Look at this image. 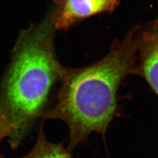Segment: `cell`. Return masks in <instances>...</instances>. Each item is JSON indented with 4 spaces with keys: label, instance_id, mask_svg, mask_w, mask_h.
I'll return each instance as SVG.
<instances>
[{
    "label": "cell",
    "instance_id": "obj_5",
    "mask_svg": "<svg viewBox=\"0 0 158 158\" xmlns=\"http://www.w3.org/2000/svg\"><path fill=\"white\" fill-rule=\"evenodd\" d=\"M0 158H6L0 155ZM21 158H73L72 152L65 148L62 143L53 144L49 142L44 135L42 123L35 145L28 154Z\"/></svg>",
    "mask_w": 158,
    "mask_h": 158
},
{
    "label": "cell",
    "instance_id": "obj_4",
    "mask_svg": "<svg viewBox=\"0 0 158 158\" xmlns=\"http://www.w3.org/2000/svg\"><path fill=\"white\" fill-rule=\"evenodd\" d=\"M119 3L120 0H55L52 21L57 29H67L87 18L113 12Z\"/></svg>",
    "mask_w": 158,
    "mask_h": 158
},
{
    "label": "cell",
    "instance_id": "obj_3",
    "mask_svg": "<svg viewBox=\"0 0 158 158\" xmlns=\"http://www.w3.org/2000/svg\"><path fill=\"white\" fill-rule=\"evenodd\" d=\"M136 75L147 82L158 96V16L137 26Z\"/></svg>",
    "mask_w": 158,
    "mask_h": 158
},
{
    "label": "cell",
    "instance_id": "obj_1",
    "mask_svg": "<svg viewBox=\"0 0 158 158\" xmlns=\"http://www.w3.org/2000/svg\"><path fill=\"white\" fill-rule=\"evenodd\" d=\"M136 33L135 27L121 40H115L106 55L94 63L64 68L56 104L40 118L66 123L70 152L92 132L105 138L109 125L120 115L118 89L127 77L136 75Z\"/></svg>",
    "mask_w": 158,
    "mask_h": 158
},
{
    "label": "cell",
    "instance_id": "obj_6",
    "mask_svg": "<svg viewBox=\"0 0 158 158\" xmlns=\"http://www.w3.org/2000/svg\"><path fill=\"white\" fill-rule=\"evenodd\" d=\"M14 128L7 116L0 107V142L8 137L9 140L13 135Z\"/></svg>",
    "mask_w": 158,
    "mask_h": 158
},
{
    "label": "cell",
    "instance_id": "obj_2",
    "mask_svg": "<svg viewBox=\"0 0 158 158\" xmlns=\"http://www.w3.org/2000/svg\"><path fill=\"white\" fill-rule=\"evenodd\" d=\"M53 27L48 17L23 34L0 88V107L14 128L9 140L12 148L46 110L52 87L64 70L54 56Z\"/></svg>",
    "mask_w": 158,
    "mask_h": 158
}]
</instances>
